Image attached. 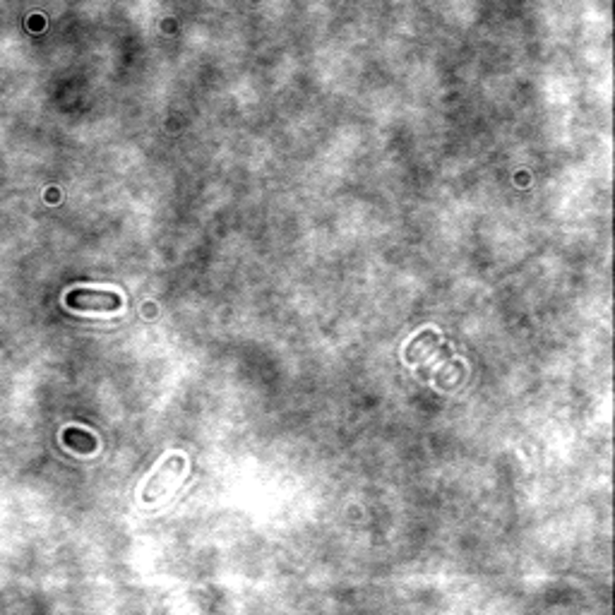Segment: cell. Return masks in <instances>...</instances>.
<instances>
[{
    "label": "cell",
    "instance_id": "6da1fadb",
    "mask_svg": "<svg viewBox=\"0 0 615 615\" xmlns=\"http://www.w3.org/2000/svg\"><path fill=\"white\" fill-rule=\"evenodd\" d=\"M185 469H188V459L181 452H171L166 459L161 461L154 474L147 479V484L142 488V502L144 505H151V502H159L164 495H169L174 488L178 486V481L183 479Z\"/></svg>",
    "mask_w": 615,
    "mask_h": 615
},
{
    "label": "cell",
    "instance_id": "7a4b0ae2",
    "mask_svg": "<svg viewBox=\"0 0 615 615\" xmlns=\"http://www.w3.org/2000/svg\"><path fill=\"white\" fill-rule=\"evenodd\" d=\"M65 306L77 313H116L123 308V296L111 289L77 286L65 294Z\"/></svg>",
    "mask_w": 615,
    "mask_h": 615
},
{
    "label": "cell",
    "instance_id": "3957f363",
    "mask_svg": "<svg viewBox=\"0 0 615 615\" xmlns=\"http://www.w3.org/2000/svg\"><path fill=\"white\" fill-rule=\"evenodd\" d=\"M63 442L77 452H94L96 449V438L89 433H82V431H75V428H68L63 433Z\"/></svg>",
    "mask_w": 615,
    "mask_h": 615
}]
</instances>
